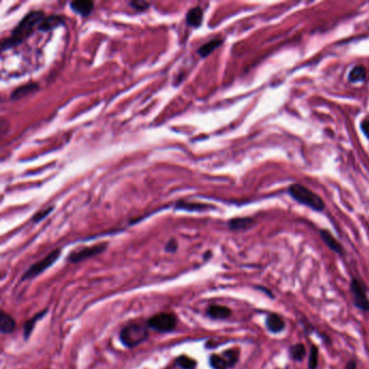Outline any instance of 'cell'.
<instances>
[{
    "mask_svg": "<svg viewBox=\"0 0 369 369\" xmlns=\"http://www.w3.org/2000/svg\"><path fill=\"white\" fill-rule=\"evenodd\" d=\"M45 17V13L41 10L31 11L25 14L22 20L17 23L16 28L12 31L11 36L3 39L1 42L2 51H6L7 49H10L12 47L22 44L34 32L35 27H38L40 25V23Z\"/></svg>",
    "mask_w": 369,
    "mask_h": 369,
    "instance_id": "cell-1",
    "label": "cell"
},
{
    "mask_svg": "<svg viewBox=\"0 0 369 369\" xmlns=\"http://www.w3.org/2000/svg\"><path fill=\"white\" fill-rule=\"evenodd\" d=\"M149 337V326L148 324L142 323H132L127 325L120 330L119 334L121 343L129 349L138 347L139 344L146 341Z\"/></svg>",
    "mask_w": 369,
    "mask_h": 369,
    "instance_id": "cell-2",
    "label": "cell"
},
{
    "mask_svg": "<svg viewBox=\"0 0 369 369\" xmlns=\"http://www.w3.org/2000/svg\"><path fill=\"white\" fill-rule=\"evenodd\" d=\"M289 194L293 200L299 201L300 204L310 207L315 211H323L325 208V202L318 195L312 192L309 188L301 185V184H292L288 188Z\"/></svg>",
    "mask_w": 369,
    "mask_h": 369,
    "instance_id": "cell-3",
    "label": "cell"
},
{
    "mask_svg": "<svg viewBox=\"0 0 369 369\" xmlns=\"http://www.w3.org/2000/svg\"><path fill=\"white\" fill-rule=\"evenodd\" d=\"M149 328L157 331L159 334L171 333L177 327L178 319L176 314L169 313V312H160L153 315L146 321Z\"/></svg>",
    "mask_w": 369,
    "mask_h": 369,
    "instance_id": "cell-4",
    "label": "cell"
},
{
    "mask_svg": "<svg viewBox=\"0 0 369 369\" xmlns=\"http://www.w3.org/2000/svg\"><path fill=\"white\" fill-rule=\"evenodd\" d=\"M60 255H61V249L58 248V249L52 250V252L47 254L44 259H41L38 262L33 264V266L28 268L24 274H23L22 282L33 280V278L39 276L40 274L47 271V269L51 268L56 261H58Z\"/></svg>",
    "mask_w": 369,
    "mask_h": 369,
    "instance_id": "cell-5",
    "label": "cell"
},
{
    "mask_svg": "<svg viewBox=\"0 0 369 369\" xmlns=\"http://www.w3.org/2000/svg\"><path fill=\"white\" fill-rule=\"evenodd\" d=\"M239 357V349H229L222 354H212L209 365L212 369H230L236 365Z\"/></svg>",
    "mask_w": 369,
    "mask_h": 369,
    "instance_id": "cell-6",
    "label": "cell"
},
{
    "mask_svg": "<svg viewBox=\"0 0 369 369\" xmlns=\"http://www.w3.org/2000/svg\"><path fill=\"white\" fill-rule=\"evenodd\" d=\"M106 248L107 243H100L93 246H89V247L76 249L68 254L67 261L70 263H79L82 261H84V260L96 257V255L102 253L103 252H105Z\"/></svg>",
    "mask_w": 369,
    "mask_h": 369,
    "instance_id": "cell-7",
    "label": "cell"
},
{
    "mask_svg": "<svg viewBox=\"0 0 369 369\" xmlns=\"http://www.w3.org/2000/svg\"><path fill=\"white\" fill-rule=\"evenodd\" d=\"M351 292L354 298V303L363 311H369V299L367 297L365 285L362 281L353 278L351 283Z\"/></svg>",
    "mask_w": 369,
    "mask_h": 369,
    "instance_id": "cell-8",
    "label": "cell"
},
{
    "mask_svg": "<svg viewBox=\"0 0 369 369\" xmlns=\"http://www.w3.org/2000/svg\"><path fill=\"white\" fill-rule=\"evenodd\" d=\"M206 315L212 319H226L232 315V311L228 306L220 304H211L208 306Z\"/></svg>",
    "mask_w": 369,
    "mask_h": 369,
    "instance_id": "cell-9",
    "label": "cell"
},
{
    "mask_svg": "<svg viewBox=\"0 0 369 369\" xmlns=\"http://www.w3.org/2000/svg\"><path fill=\"white\" fill-rule=\"evenodd\" d=\"M202 20H204V11L201 7H193L187 11L185 21L188 26L195 28L200 27L202 24Z\"/></svg>",
    "mask_w": 369,
    "mask_h": 369,
    "instance_id": "cell-10",
    "label": "cell"
},
{
    "mask_svg": "<svg viewBox=\"0 0 369 369\" xmlns=\"http://www.w3.org/2000/svg\"><path fill=\"white\" fill-rule=\"evenodd\" d=\"M69 7L74 12H76L83 17H88L91 14L94 9V3L88 0H75L69 2Z\"/></svg>",
    "mask_w": 369,
    "mask_h": 369,
    "instance_id": "cell-11",
    "label": "cell"
},
{
    "mask_svg": "<svg viewBox=\"0 0 369 369\" xmlns=\"http://www.w3.org/2000/svg\"><path fill=\"white\" fill-rule=\"evenodd\" d=\"M64 22H65V17L62 16L46 17L40 23V25L38 26V30L41 32H49L55 27L63 25Z\"/></svg>",
    "mask_w": 369,
    "mask_h": 369,
    "instance_id": "cell-12",
    "label": "cell"
},
{
    "mask_svg": "<svg viewBox=\"0 0 369 369\" xmlns=\"http://www.w3.org/2000/svg\"><path fill=\"white\" fill-rule=\"evenodd\" d=\"M267 328L273 334H278L285 329V321L277 314H269L266 319Z\"/></svg>",
    "mask_w": 369,
    "mask_h": 369,
    "instance_id": "cell-13",
    "label": "cell"
},
{
    "mask_svg": "<svg viewBox=\"0 0 369 369\" xmlns=\"http://www.w3.org/2000/svg\"><path fill=\"white\" fill-rule=\"evenodd\" d=\"M16 327V319H14L10 314L2 311L1 314H0V331H1V334L10 335L13 333Z\"/></svg>",
    "mask_w": 369,
    "mask_h": 369,
    "instance_id": "cell-14",
    "label": "cell"
},
{
    "mask_svg": "<svg viewBox=\"0 0 369 369\" xmlns=\"http://www.w3.org/2000/svg\"><path fill=\"white\" fill-rule=\"evenodd\" d=\"M36 90H38V84L37 83H30L23 84V86H20L13 90L11 93V99L12 100H20V99L28 96V94L33 93L36 91Z\"/></svg>",
    "mask_w": 369,
    "mask_h": 369,
    "instance_id": "cell-15",
    "label": "cell"
},
{
    "mask_svg": "<svg viewBox=\"0 0 369 369\" xmlns=\"http://www.w3.org/2000/svg\"><path fill=\"white\" fill-rule=\"evenodd\" d=\"M320 237L321 239L324 240V243L328 246V247L334 250L335 252H337L339 254H343L344 253V250H343V247L341 245L339 244V242L337 239H335L333 235H331L328 231H325V230H321L320 231Z\"/></svg>",
    "mask_w": 369,
    "mask_h": 369,
    "instance_id": "cell-16",
    "label": "cell"
},
{
    "mask_svg": "<svg viewBox=\"0 0 369 369\" xmlns=\"http://www.w3.org/2000/svg\"><path fill=\"white\" fill-rule=\"evenodd\" d=\"M47 312H48V309H46L44 311L39 312V313H37L36 315L33 316L32 319H30L27 321H25L24 326H23V330H24V331H23V334H24V339L25 340H27L28 338L31 337V335L33 333V330H34V327H35L36 323L38 320H40L42 318H45V315L47 314Z\"/></svg>",
    "mask_w": 369,
    "mask_h": 369,
    "instance_id": "cell-17",
    "label": "cell"
},
{
    "mask_svg": "<svg viewBox=\"0 0 369 369\" xmlns=\"http://www.w3.org/2000/svg\"><path fill=\"white\" fill-rule=\"evenodd\" d=\"M176 209H182L187 211H205L208 210L211 206L201 204V202H190L185 201H179L176 202Z\"/></svg>",
    "mask_w": 369,
    "mask_h": 369,
    "instance_id": "cell-18",
    "label": "cell"
},
{
    "mask_svg": "<svg viewBox=\"0 0 369 369\" xmlns=\"http://www.w3.org/2000/svg\"><path fill=\"white\" fill-rule=\"evenodd\" d=\"M222 42H223V40H222L221 38L211 39L208 42H206V44L201 46L197 50V53L200 54L201 58H206V56L211 54L212 52H214V50L219 48V47L222 45Z\"/></svg>",
    "mask_w": 369,
    "mask_h": 369,
    "instance_id": "cell-19",
    "label": "cell"
},
{
    "mask_svg": "<svg viewBox=\"0 0 369 369\" xmlns=\"http://www.w3.org/2000/svg\"><path fill=\"white\" fill-rule=\"evenodd\" d=\"M253 223L252 218H235L229 221V228L232 231H242L248 229Z\"/></svg>",
    "mask_w": 369,
    "mask_h": 369,
    "instance_id": "cell-20",
    "label": "cell"
},
{
    "mask_svg": "<svg viewBox=\"0 0 369 369\" xmlns=\"http://www.w3.org/2000/svg\"><path fill=\"white\" fill-rule=\"evenodd\" d=\"M366 75V68L362 65H357L355 67L352 68L351 73L349 75V79L351 83H361L365 80Z\"/></svg>",
    "mask_w": 369,
    "mask_h": 369,
    "instance_id": "cell-21",
    "label": "cell"
},
{
    "mask_svg": "<svg viewBox=\"0 0 369 369\" xmlns=\"http://www.w3.org/2000/svg\"><path fill=\"white\" fill-rule=\"evenodd\" d=\"M176 365L181 369H195L197 366V362L192 357L186 355H180L176 359Z\"/></svg>",
    "mask_w": 369,
    "mask_h": 369,
    "instance_id": "cell-22",
    "label": "cell"
},
{
    "mask_svg": "<svg viewBox=\"0 0 369 369\" xmlns=\"http://www.w3.org/2000/svg\"><path fill=\"white\" fill-rule=\"evenodd\" d=\"M290 353H291L292 358L295 359V361H302V358H303L306 354V350L303 344L298 343L296 345H293V347H291Z\"/></svg>",
    "mask_w": 369,
    "mask_h": 369,
    "instance_id": "cell-23",
    "label": "cell"
},
{
    "mask_svg": "<svg viewBox=\"0 0 369 369\" xmlns=\"http://www.w3.org/2000/svg\"><path fill=\"white\" fill-rule=\"evenodd\" d=\"M319 365V349L318 347H313L311 348L310 351V355H309V367L310 369H316Z\"/></svg>",
    "mask_w": 369,
    "mask_h": 369,
    "instance_id": "cell-24",
    "label": "cell"
},
{
    "mask_svg": "<svg viewBox=\"0 0 369 369\" xmlns=\"http://www.w3.org/2000/svg\"><path fill=\"white\" fill-rule=\"evenodd\" d=\"M52 210H53V207H52V206L47 207V208H45V209L39 210L38 212H37V214H35L34 216H33V218H32L33 222H35V223H37V222H39L42 219H45V218L47 216H48Z\"/></svg>",
    "mask_w": 369,
    "mask_h": 369,
    "instance_id": "cell-25",
    "label": "cell"
},
{
    "mask_svg": "<svg viewBox=\"0 0 369 369\" xmlns=\"http://www.w3.org/2000/svg\"><path fill=\"white\" fill-rule=\"evenodd\" d=\"M129 4L132 9H134L136 11H145L148 10L151 6L150 2L143 1V0H135V1L129 2Z\"/></svg>",
    "mask_w": 369,
    "mask_h": 369,
    "instance_id": "cell-26",
    "label": "cell"
},
{
    "mask_svg": "<svg viewBox=\"0 0 369 369\" xmlns=\"http://www.w3.org/2000/svg\"><path fill=\"white\" fill-rule=\"evenodd\" d=\"M177 249H178V243H177V240L174 239V238H171V239H170L169 242L167 243V245L165 246V250H166V252H170V253L176 252H177Z\"/></svg>",
    "mask_w": 369,
    "mask_h": 369,
    "instance_id": "cell-27",
    "label": "cell"
},
{
    "mask_svg": "<svg viewBox=\"0 0 369 369\" xmlns=\"http://www.w3.org/2000/svg\"><path fill=\"white\" fill-rule=\"evenodd\" d=\"M361 128H362V130L364 132V134H365L367 136V138L369 139V120L368 119H364L362 121V124H361Z\"/></svg>",
    "mask_w": 369,
    "mask_h": 369,
    "instance_id": "cell-28",
    "label": "cell"
},
{
    "mask_svg": "<svg viewBox=\"0 0 369 369\" xmlns=\"http://www.w3.org/2000/svg\"><path fill=\"white\" fill-rule=\"evenodd\" d=\"M345 369H356V363L354 361H350L348 363L347 367H345Z\"/></svg>",
    "mask_w": 369,
    "mask_h": 369,
    "instance_id": "cell-29",
    "label": "cell"
}]
</instances>
